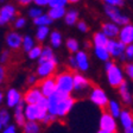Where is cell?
<instances>
[{"instance_id": "6da1fadb", "label": "cell", "mask_w": 133, "mask_h": 133, "mask_svg": "<svg viewBox=\"0 0 133 133\" xmlns=\"http://www.w3.org/2000/svg\"><path fill=\"white\" fill-rule=\"evenodd\" d=\"M103 11L105 14L108 19L111 22L116 23L118 25L122 26V25H126L130 23V18L128 16H126L125 13H122L120 11L119 6H112V5H105L103 6Z\"/></svg>"}, {"instance_id": "7a4b0ae2", "label": "cell", "mask_w": 133, "mask_h": 133, "mask_svg": "<svg viewBox=\"0 0 133 133\" xmlns=\"http://www.w3.org/2000/svg\"><path fill=\"white\" fill-rule=\"evenodd\" d=\"M58 90H62L64 93L70 94L71 91H75L74 89V74L70 71H62L56 76Z\"/></svg>"}, {"instance_id": "3957f363", "label": "cell", "mask_w": 133, "mask_h": 133, "mask_svg": "<svg viewBox=\"0 0 133 133\" xmlns=\"http://www.w3.org/2000/svg\"><path fill=\"white\" fill-rule=\"evenodd\" d=\"M106 76H107L108 84L113 88H118L125 81V71L121 69V66L114 63V65L111 69L106 70Z\"/></svg>"}, {"instance_id": "277c9868", "label": "cell", "mask_w": 133, "mask_h": 133, "mask_svg": "<svg viewBox=\"0 0 133 133\" xmlns=\"http://www.w3.org/2000/svg\"><path fill=\"white\" fill-rule=\"evenodd\" d=\"M89 100L99 108H106L109 102V97L107 93L100 87H93L89 93Z\"/></svg>"}, {"instance_id": "5b68a950", "label": "cell", "mask_w": 133, "mask_h": 133, "mask_svg": "<svg viewBox=\"0 0 133 133\" xmlns=\"http://www.w3.org/2000/svg\"><path fill=\"white\" fill-rule=\"evenodd\" d=\"M56 69H57V58L54 57L52 59L41 62V63L38 64V66H37L36 74L38 75V77H41V78L51 77V76L55 74Z\"/></svg>"}, {"instance_id": "8992f818", "label": "cell", "mask_w": 133, "mask_h": 133, "mask_svg": "<svg viewBox=\"0 0 133 133\" xmlns=\"http://www.w3.org/2000/svg\"><path fill=\"white\" fill-rule=\"evenodd\" d=\"M17 7L13 4H4L0 8V25L5 26L17 19Z\"/></svg>"}, {"instance_id": "52a82bcc", "label": "cell", "mask_w": 133, "mask_h": 133, "mask_svg": "<svg viewBox=\"0 0 133 133\" xmlns=\"http://www.w3.org/2000/svg\"><path fill=\"white\" fill-rule=\"evenodd\" d=\"M23 39L24 36H22L17 31H10L5 35V44L10 50H19L23 46Z\"/></svg>"}, {"instance_id": "ba28073f", "label": "cell", "mask_w": 133, "mask_h": 133, "mask_svg": "<svg viewBox=\"0 0 133 133\" xmlns=\"http://www.w3.org/2000/svg\"><path fill=\"white\" fill-rule=\"evenodd\" d=\"M39 88H41L42 93H43V95L45 97H50L51 95H54L58 90L56 77L51 76V77L42 78V82L39 83Z\"/></svg>"}, {"instance_id": "9c48e42d", "label": "cell", "mask_w": 133, "mask_h": 133, "mask_svg": "<svg viewBox=\"0 0 133 133\" xmlns=\"http://www.w3.org/2000/svg\"><path fill=\"white\" fill-rule=\"evenodd\" d=\"M99 127L102 128V130H108V131H114V132H116V130H118L116 118L112 115L109 112H105V113H102L100 115Z\"/></svg>"}, {"instance_id": "30bf717a", "label": "cell", "mask_w": 133, "mask_h": 133, "mask_svg": "<svg viewBox=\"0 0 133 133\" xmlns=\"http://www.w3.org/2000/svg\"><path fill=\"white\" fill-rule=\"evenodd\" d=\"M23 101V95L16 88H10L5 94V105L7 108H14Z\"/></svg>"}, {"instance_id": "8fae6325", "label": "cell", "mask_w": 133, "mask_h": 133, "mask_svg": "<svg viewBox=\"0 0 133 133\" xmlns=\"http://www.w3.org/2000/svg\"><path fill=\"white\" fill-rule=\"evenodd\" d=\"M107 49L109 51V54H111L112 58H119L120 56L125 54L126 44L122 43L119 38L118 39L113 38V39H109V42L107 44Z\"/></svg>"}, {"instance_id": "7c38bea8", "label": "cell", "mask_w": 133, "mask_h": 133, "mask_svg": "<svg viewBox=\"0 0 133 133\" xmlns=\"http://www.w3.org/2000/svg\"><path fill=\"white\" fill-rule=\"evenodd\" d=\"M44 97L45 96L43 95L39 87H32L28 89L23 95V99L26 103H39Z\"/></svg>"}, {"instance_id": "4fadbf2b", "label": "cell", "mask_w": 133, "mask_h": 133, "mask_svg": "<svg viewBox=\"0 0 133 133\" xmlns=\"http://www.w3.org/2000/svg\"><path fill=\"white\" fill-rule=\"evenodd\" d=\"M75 106V99L71 97L69 95L68 97L63 99L61 102L58 103V107H57V116L58 118H64L68 114L70 113V111L72 109V107Z\"/></svg>"}, {"instance_id": "5bb4252c", "label": "cell", "mask_w": 133, "mask_h": 133, "mask_svg": "<svg viewBox=\"0 0 133 133\" xmlns=\"http://www.w3.org/2000/svg\"><path fill=\"white\" fill-rule=\"evenodd\" d=\"M120 28H121L120 25H118L116 23L109 20V22L102 23V25H101V31H102L109 39H113V38H118V37H119Z\"/></svg>"}, {"instance_id": "9a60e30c", "label": "cell", "mask_w": 133, "mask_h": 133, "mask_svg": "<svg viewBox=\"0 0 133 133\" xmlns=\"http://www.w3.org/2000/svg\"><path fill=\"white\" fill-rule=\"evenodd\" d=\"M90 87V81L84 76L83 74L76 72L74 74V89L77 93H83L89 89Z\"/></svg>"}, {"instance_id": "2e32d148", "label": "cell", "mask_w": 133, "mask_h": 133, "mask_svg": "<svg viewBox=\"0 0 133 133\" xmlns=\"http://www.w3.org/2000/svg\"><path fill=\"white\" fill-rule=\"evenodd\" d=\"M25 106H26V102L23 101L19 103V105L14 107V112H13V118H14V121H16V125H18L19 127H23L28 119H26V116H25Z\"/></svg>"}, {"instance_id": "e0dca14e", "label": "cell", "mask_w": 133, "mask_h": 133, "mask_svg": "<svg viewBox=\"0 0 133 133\" xmlns=\"http://www.w3.org/2000/svg\"><path fill=\"white\" fill-rule=\"evenodd\" d=\"M118 38L126 45L133 43V25L131 23H128L126 25H122L120 28V32Z\"/></svg>"}, {"instance_id": "ac0fdd59", "label": "cell", "mask_w": 133, "mask_h": 133, "mask_svg": "<svg viewBox=\"0 0 133 133\" xmlns=\"http://www.w3.org/2000/svg\"><path fill=\"white\" fill-rule=\"evenodd\" d=\"M118 90H119V95H120V97H121V101L125 105L128 106L133 102V95L131 94L127 81H124V82L118 87Z\"/></svg>"}, {"instance_id": "d6986e66", "label": "cell", "mask_w": 133, "mask_h": 133, "mask_svg": "<svg viewBox=\"0 0 133 133\" xmlns=\"http://www.w3.org/2000/svg\"><path fill=\"white\" fill-rule=\"evenodd\" d=\"M77 61V70L80 71H87L89 69V57L88 54L83 50H78L76 54H74Z\"/></svg>"}, {"instance_id": "ffe728a7", "label": "cell", "mask_w": 133, "mask_h": 133, "mask_svg": "<svg viewBox=\"0 0 133 133\" xmlns=\"http://www.w3.org/2000/svg\"><path fill=\"white\" fill-rule=\"evenodd\" d=\"M120 124L124 127V130L126 128H130L133 126V113L130 111V109H122L121 114L119 116Z\"/></svg>"}, {"instance_id": "44dd1931", "label": "cell", "mask_w": 133, "mask_h": 133, "mask_svg": "<svg viewBox=\"0 0 133 133\" xmlns=\"http://www.w3.org/2000/svg\"><path fill=\"white\" fill-rule=\"evenodd\" d=\"M94 55L101 62H107L112 57L107 46H94Z\"/></svg>"}, {"instance_id": "7402d4cb", "label": "cell", "mask_w": 133, "mask_h": 133, "mask_svg": "<svg viewBox=\"0 0 133 133\" xmlns=\"http://www.w3.org/2000/svg\"><path fill=\"white\" fill-rule=\"evenodd\" d=\"M91 42H93L94 46H107L108 42H109V38L106 36L102 31H97V32H95L94 35H93Z\"/></svg>"}, {"instance_id": "603a6c76", "label": "cell", "mask_w": 133, "mask_h": 133, "mask_svg": "<svg viewBox=\"0 0 133 133\" xmlns=\"http://www.w3.org/2000/svg\"><path fill=\"white\" fill-rule=\"evenodd\" d=\"M41 121H33V120H28L26 124L23 126V133H41Z\"/></svg>"}, {"instance_id": "cb8c5ba5", "label": "cell", "mask_w": 133, "mask_h": 133, "mask_svg": "<svg viewBox=\"0 0 133 133\" xmlns=\"http://www.w3.org/2000/svg\"><path fill=\"white\" fill-rule=\"evenodd\" d=\"M49 42H50V45L54 48V49H58V48L62 45L63 43V36L59 31H51L49 36Z\"/></svg>"}, {"instance_id": "d4e9b609", "label": "cell", "mask_w": 133, "mask_h": 133, "mask_svg": "<svg viewBox=\"0 0 133 133\" xmlns=\"http://www.w3.org/2000/svg\"><path fill=\"white\" fill-rule=\"evenodd\" d=\"M106 108H107V112H109L113 116H115L116 119L119 118L121 112H122L121 105H120L116 100H109V102H108V105Z\"/></svg>"}, {"instance_id": "484cf974", "label": "cell", "mask_w": 133, "mask_h": 133, "mask_svg": "<svg viewBox=\"0 0 133 133\" xmlns=\"http://www.w3.org/2000/svg\"><path fill=\"white\" fill-rule=\"evenodd\" d=\"M50 33H51V32H50L49 26H37V29H36V36H35V38L37 39V42L43 43V42H45L48 38H49Z\"/></svg>"}, {"instance_id": "4316f807", "label": "cell", "mask_w": 133, "mask_h": 133, "mask_svg": "<svg viewBox=\"0 0 133 133\" xmlns=\"http://www.w3.org/2000/svg\"><path fill=\"white\" fill-rule=\"evenodd\" d=\"M65 13H66L65 7H49V11H48V14L51 17V19L54 22L64 18Z\"/></svg>"}, {"instance_id": "83f0119b", "label": "cell", "mask_w": 133, "mask_h": 133, "mask_svg": "<svg viewBox=\"0 0 133 133\" xmlns=\"http://www.w3.org/2000/svg\"><path fill=\"white\" fill-rule=\"evenodd\" d=\"M64 23L66 25H69V26H72V25H76L78 22V12L76 10H69V11H66L65 16H64Z\"/></svg>"}, {"instance_id": "f1b7e54d", "label": "cell", "mask_w": 133, "mask_h": 133, "mask_svg": "<svg viewBox=\"0 0 133 133\" xmlns=\"http://www.w3.org/2000/svg\"><path fill=\"white\" fill-rule=\"evenodd\" d=\"M36 38H33L32 36H30V35H26V36H24V39H23V51L24 52L28 54L30 50H32L33 48L36 46Z\"/></svg>"}, {"instance_id": "f546056e", "label": "cell", "mask_w": 133, "mask_h": 133, "mask_svg": "<svg viewBox=\"0 0 133 133\" xmlns=\"http://www.w3.org/2000/svg\"><path fill=\"white\" fill-rule=\"evenodd\" d=\"M54 20L51 19V17L46 13H43L41 14L39 17H37L36 19H33V24L36 25V26H49Z\"/></svg>"}, {"instance_id": "4dcf8cb0", "label": "cell", "mask_w": 133, "mask_h": 133, "mask_svg": "<svg viewBox=\"0 0 133 133\" xmlns=\"http://www.w3.org/2000/svg\"><path fill=\"white\" fill-rule=\"evenodd\" d=\"M55 56V52H54V48L50 45V46H43V51H42L41 58L38 59V63L44 61H49V59H52Z\"/></svg>"}, {"instance_id": "1f68e13d", "label": "cell", "mask_w": 133, "mask_h": 133, "mask_svg": "<svg viewBox=\"0 0 133 133\" xmlns=\"http://www.w3.org/2000/svg\"><path fill=\"white\" fill-rule=\"evenodd\" d=\"M65 48L69 52L76 54L80 50V43H78L77 39H75V38H68L65 42Z\"/></svg>"}, {"instance_id": "d6a6232c", "label": "cell", "mask_w": 133, "mask_h": 133, "mask_svg": "<svg viewBox=\"0 0 133 133\" xmlns=\"http://www.w3.org/2000/svg\"><path fill=\"white\" fill-rule=\"evenodd\" d=\"M10 121H11V114H10V112L7 109L3 108L0 111V128L3 130L7 125H10Z\"/></svg>"}, {"instance_id": "836d02e7", "label": "cell", "mask_w": 133, "mask_h": 133, "mask_svg": "<svg viewBox=\"0 0 133 133\" xmlns=\"http://www.w3.org/2000/svg\"><path fill=\"white\" fill-rule=\"evenodd\" d=\"M42 51H43V46L36 44V46H35L32 50H30V51L28 52L29 59H31V61H38L39 58H41Z\"/></svg>"}, {"instance_id": "e575fe53", "label": "cell", "mask_w": 133, "mask_h": 133, "mask_svg": "<svg viewBox=\"0 0 133 133\" xmlns=\"http://www.w3.org/2000/svg\"><path fill=\"white\" fill-rule=\"evenodd\" d=\"M44 13V11H43V7H41V6H32V7H30L28 10V17L29 18H31V19H36L37 17H39L41 14Z\"/></svg>"}, {"instance_id": "d590c367", "label": "cell", "mask_w": 133, "mask_h": 133, "mask_svg": "<svg viewBox=\"0 0 133 133\" xmlns=\"http://www.w3.org/2000/svg\"><path fill=\"white\" fill-rule=\"evenodd\" d=\"M26 26V18L25 17H17V19L13 22V28L16 30H22Z\"/></svg>"}, {"instance_id": "8d00e7d4", "label": "cell", "mask_w": 133, "mask_h": 133, "mask_svg": "<svg viewBox=\"0 0 133 133\" xmlns=\"http://www.w3.org/2000/svg\"><path fill=\"white\" fill-rule=\"evenodd\" d=\"M124 71H125V75L127 76V78H130L131 81H133V61L125 64Z\"/></svg>"}, {"instance_id": "74e56055", "label": "cell", "mask_w": 133, "mask_h": 133, "mask_svg": "<svg viewBox=\"0 0 133 133\" xmlns=\"http://www.w3.org/2000/svg\"><path fill=\"white\" fill-rule=\"evenodd\" d=\"M68 4V0H50L49 7H65Z\"/></svg>"}, {"instance_id": "f35d334b", "label": "cell", "mask_w": 133, "mask_h": 133, "mask_svg": "<svg viewBox=\"0 0 133 133\" xmlns=\"http://www.w3.org/2000/svg\"><path fill=\"white\" fill-rule=\"evenodd\" d=\"M76 28H77V30L82 33H87L89 31L88 24H87L86 22H83V20H78L77 24H76Z\"/></svg>"}, {"instance_id": "ab89813d", "label": "cell", "mask_w": 133, "mask_h": 133, "mask_svg": "<svg viewBox=\"0 0 133 133\" xmlns=\"http://www.w3.org/2000/svg\"><path fill=\"white\" fill-rule=\"evenodd\" d=\"M18 125H7L6 127H4L1 130V133H19L18 132Z\"/></svg>"}, {"instance_id": "60d3db41", "label": "cell", "mask_w": 133, "mask_h": 133, "mask_svg": "<svg viewBox=\"0 0 133 133\" xmlns=\"http://www.w3.org/2000/svg\"><path fill=\"white\" fill-rule=\"evenodd\" d=\"M56 119H57V116H55V115H52V114L48 113L46 115L44 116V119L42 120V124H44V125H50L51 122L56 121Z\"/></svg>"}, {"instance_id": "b9f144b4", "label": "cell", "mask_w": 133, "mask_h": 133, "mask_svg": "<svg viewBox=\"0 0 133 133\" xmlns=\"http://www.w3.org/2000/svg\"><path fill=\"white\" fill-rule=\"evenodd\" d=\"M68 64H69L70 69L77 70V61H76V57H75L74 54H72V55L70 56L69 58H68Z\"/></svg>"}, {"instance_id": "7bdbcfd3", "label": "cell", "mask_w": 133, "mask_h": 133, "mask_svg": "<svg viewBox=\"0 0 133 133\" xmlns=\"http://www.w3.org/2000/svg\"><path fill=\"white\" fill-rule=\"evenodd\" d=\"M125 55L127 57V59H133V43L126 45V49H125Z\"/></svg>"}, {"instance_id": "ee69618b", "label": "cell", "mask_w": 133, "mask_h": 133, "mask_svg": "<svg viewBox=\"0 0 133 133\" xmlns=\"http://www.w3.org/2000/svg\"><path fill=\"white\" fill-rule=\"evenodd\" d=\"M105 5H112V6H122L125 4V0H102Z\"/></svg>"}, {"instance_id": "f6af8a7d", "label": "cell", "mask_w": 133, "mask_h": 133, "mask_svg": "<svg viewBox=\"0 0 133 133\" xmlns=\"http://www.w3.org/2000/svg\"><path fill=\"white\" fill-rule=\"evenodd\" d=\"M8 57H10L8 50H4V51H1V55H0V62H1V64L5 63V62L8 59Z\"/></svg>"}, {"instance_id": "bcb514c9", "label": "cell", "mask_w": 133, "mask_h": 133, "mask_svg": "<svg viewBox=\"0 0 133 133\" xmlns=\"http://www.w3.org/2000/svg\"><path fill=\"white\" fill-rule=\"evenodd\" d=\"M33 4L41 7H45V6L50 5V0H33Z\"/></svg>"}, {"instance_id": "7dc6e473", "label": "cell", "mask_w": 133, "mask_h": 133, "mask_svg": "<svg viewBox=\"0 0 133 133\" xmlns=\"http://www.w3.org/2000/svg\"><path fill=\"white\" fill-rule=\"evenodd\" d=\"M37 77H38V75H37V74H32V75H30V76H29L26 81H28V83L30 84V86H33V84L37 82Z\"/></svg>"}, {"instance_id": "c3c4849f", "label": "cell", "mask_w": 133, "mask_h": 133, "mask_svg": "<svg viewBox=\"0 0 133 133\" xmlns=\"http://www.w3.org/2000/svg\"><path fill=\"white\" fill-rule=\"evenodd\" d=\"M17 4H19L20 6H28L31 3H33V0H16Z\"/></svg>"}, {"instance_id": "681fc988", "label": "cell", "mask_w": 133, "mask_h": 133, "mask_svg": "<svg viewBox=\"0 0 133 133\" xmlns=\"http://www.w3.org/2000/svg\"><path fill=\"white\" fill-rule=\"evenodd\" d=\"M113 65H114V62L111 61V59H109V61H107V62H105V71H106V70H108V69H111Z\"/></svg>"}, {"instance_id": "f907efd6", "label": "cell", "mask_w": 133, "mask_h": 133, "mask_svg": "<svg viewBox=\"0 0 133 133\" xmlns=\"http://www.w3.org/2000/svg\"><path fill=\"white\" fill-rule=\"evenodd\" d=\"M4 80H5V68L1 66V68H0V82L3 83Z\"/></svg>"}, {"instance_id": "816d5d0a", "label": "cell", "mask_w": 133, "mask_h": 133, "mask_svg": "<svg viewBox=\"0 0 133 133\" xmlns=\"http://www.w3.org/2000/svg\"><path fill=\"white\" fill-rule=\"evenodd\" d=\"M96 133H115L114 131H108V130H102V128H99Z\"/></svg>"}, {"instance_id": "f5cc1de1", "label": "cell", "mask_w": 133, "mask_h": 133, "mask_svg": "<svg viewBox=\"0 0 133 133\" xmlns=\"http://www.w3.org/2000/svg\"><path fill=\"white\" fill-rule=\"evenodd\" d=\"M0 101H1V102H3V101H5V94H4L3 91L0 93Z\"/></svg>"}, {"instance_id": "db71d44e", "label": "cell", "mask_w": 133, "mask_h": 133, "mask_svg": "<svg viewBox=\"0 0 133 133\" xmlns=\"http://www.w3.org/2000/svg\"><path fill=\"white\" fill-rule=\"evenodd\" d=\"M125 133H133V126L130 128H126V130H125Z\"/></svg>"}, {"instance_id": "11a10c76", "label": "cell", "mask_w": 133, "mask_h": 133, "mask_svg": "<svg viewBox=\"0 0 133 133\" xmlns=\"http://www.w3.org/2000/svg\"><path fill=\"white\" fill-rule=\"evenodd\" d=\"M68 1H69V4H76L78 1H81V0H68Z\"/></svg>"}, {"instance_id": "9f6ffc18", "label": "cell", "mask_w": 133, "mask_h": 133, "mask_svg": "<svg viewBox=\"0 0 133 133\" xmlns=\"http://www.w3.org/2000/svg\"><path fill=\"white\" fill-rule=\"evenodd\" d=\"M0 1H1V3H4V1H5V0H0Z\"/></svg>"}, {"instance_id": "6f0895ef", "label": "cell", "mask_w": 133, "mask_h": 133, "mask_svg": "<svg viewBox=\"0 0 133 133\" xmlns=\"http://www.w3.org/2000/svg\"><path fill=\"white\" fill-rule=\"evenodd\" d=\"M132 95H133V91H132Z\"/></svg>"}, {"instance_id": "680465c9", "label": "cell", "mask_w": 133, "mask_h": 133, "mask_svg": "<svg viewBox=\"0 0 133 133\" xmlns=\"http://www.w3.org/2000/svg\"><path fill=\"white\" fill-rule=\"evenodd\" d=\"M132 61H133V59H132Z\"/></svg>"}]
</instances>
